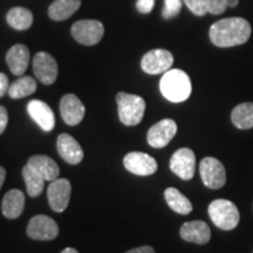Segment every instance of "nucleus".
I'll return each mask as SVG.
<instances>
[{
	"label": "nucleus",
	"instance_id": "nucleus-1",
	"mask_svg": "<svg viewBox=\"0 0 253 253\" xmlns=\"http://www.w3.org/2000/svg\"><path fill=\"white\" fill-rule=\"evenodd\" d=\"M209 36L211 42L221 48L243 45L251 36V25L243 18L221 19L210 27Z\"/></svg>",
	"mask_w": 253,
	"mask_h": 253
},
{
	"label": "nucleus",
	"instance_id": "nucleus-2",
	"mask_svg": "<svg viewBox=\"0 0 253 253\" xmlns=\"http://www.w3.org/2000/svg\"><path fill=\"white\" fill-rule=\"evenodd\" d=\"M161 93L171 102H183L191 94V81L189 75L181 69H169L160 81Z\"/></svg>",
	"mask_w": 253,
	"mask_h": 253
},
{
	"label": "nucleus",
	"instance_id": "nucleus-3",
	"mask_svg": "<svg viewBox=\"0 0 253 253\" xmlns=\"http://www.w3.org/2000/svg\"><path fill=\"white\" fill-rule=\"evenodd\" d=\"M119 118L123 125L136 126L142 121L145 112V101L138 95L119 93L116 95Z\"/></svg>",
	"mask_w": 253,
	"mask_h": 253
},
{
	"label": "nucleus",
	"instance_id": "nucleus-4",
	"mask_svg": "<svg viewBox=\"0 0 253 253\" xmlns=\"http://www.w3.org/2000/svg\"><path fill=\"white\" fill-rule=\"evenodd\" d=\"M209 216L214 225L225 231L235 229L240 220L238 208L227 199H214L211 202L209 205Z\"/></svg>",
	"mask_w": 253,
	"mask_h": 253
},
{
	"label": "nucleus",
	"instance_id": "nucleus-5",
	"mask_svg": "<svg viewBox=\"0 0 253 253\" xmlns=\"http://www.w3.org/2000/svg\"><path fill=\"white\" fill-rule=\"evenodd\" d=\"M72 36L79 43L94 46L99 43L104 34V26L99 20H80L72 26Z\"/></svg>",
	"mask_w": 253,
	"mask_h": 253
},
{
	"label": "nucleus",
	"instance_id": "nucleus-6",
	"mask_svg": "<svg viewBox=\"0 0 253 253\" xmlns=\"http://www.w3.org/2000/svg\"><path fill=\"white\" fill-rule=\"evenodd\" d=\"M202 181L209 189H220L226 183L225 168L220 161L213 157H205L199 164Z\"/></svg>",
	"mask_w": 253,
	"mask_h": 253
},
{
	"label": "nucleus",
	"instance_id": "nucleus-7",
	"mask_svg": "<svg viewBox=\"0 0 253 253\" xmlns=\"http://www.w3.org/2000/svg\"><path fill=\"white\" fill-rule=\"evenodd\" d=\"M170 170L184 181H190L195 175L196 156L189 148L178 149L170 158Z\"/></svg>",
	"mask_w": 253,
	"mask_h": 253
},
{
	"label": "nucleus",
	"instance_id": "nucleus-8",
	"mask_svg": "<svg viewBox=\"0 0 253 253\" xmlns=\"http://www.w3.org/2000/svg\"><path fill=\"white\" fill-rule=\"evenodd\" d=\"M33 72L41 84L49 86L54 84L58 78V63L48 53L39 52L33 59Z\"/></svg>",
	"mask_w": 253,
	"mask_h": 253
},
{
	"label": "nucleus",
	"instance_id": "nucleus-9",
	"mask_svg": "<svg viewBox=\"0 0 253 253\" xmlns=\"http://www.w3.org/2000/svg\"><path fill=\"white\" fill-rule=\"evenodd\" d=\"M173 56L167 49H153L144 54L141 61V68L147 74L156 75L166 73L171 68Z\"/></svg>",
	"mask_w": 253,
	"mask_h": 253
},
{
	"label": "nucleus",
	"instance_id": "nucleus-10",
	"mask_svg": "<svg viewBox=\"0 0 253 253\" xmlns=\"http://www.w3.org/2000/svg\"><path fill=\"white\" fill-rule=\"evenodd\" d=\"M59 235L56 221L45 214H38L27 225V236L36 240H52Z\"/></svg>",
	"mask_w": 253,
	"mask_h": 253
},
{
	"label": "nucleus",
	"instance_id": "nucleus-11",
	"mask_svg": "<svg viewBox=\"0 0 253 253\" xmlns=\"http://www.w3.org/2000/svg\"><path fill=\"white\" fill-rule=\"evenodd\" d=\"M72 185L68 179L56 178L50 182L47 190L49 207L55 212H63L68 207L69 198H71Z\"/></svg>",
	"mask_w": 253,
	"mask_h": 253
},
{
	"label": "nucleus",
	"instance_id": "nucleus-12",
	"mask_svg": "<svg viewBox=\"0 0 253 253\" xmlns=\"http://www.w3.org/2000/svg\"><path fill=\"white\" fill-rule=\"evenodd\" d=\"M123 164L129 172L138 176H149L157 171L156 160L150 155L140 151L126 154Z\"/></svg>",
	"mask_w": 253,
	"mask_h": 253
},
{
	"label": "nucleus",
	"instance_id": "nucleus-13",
	"mask_svg": "<svg viewBox=\"0 0 253 253\" xmlns=\"http://www.w3.org/2000/svg\"><path fill=\"white\" fill-rule=\"evenodd\" d=\"M176 134V122L171 119H164L151 126L149 131H148L147 140L151 147L161 149V148H164L166 145L169 144V142L175 137Z\"/></svg>",
	"mask_w": 253,
	"mask_h": 253
},
{
	"label": "nucleus",
	"instance_id": "nucleus-14",
	"mask_svg": "<svg viewBox=\"0 0 253 253\" xmlns=\"http://www.w3.org/2000/svg\"><path fill=\"white\" fill-rule=\"evenodd\" d=\"M27 113L43 131H52L55 126V116L46 102L32 100L27 103Z\"/></svg>",
	"mask_w": 253,
	"mask_h": 253
},
{
	"label": "nucleus",
	"instance_id": "nucleus-15",
	"mask_svg": "<svg viewBox=\"0 0 253 253\" xmlns=\"http://www.w3.org/2000/svg\"><path fill=\"white\" fill-rule=\"evenodd\" d=\"M60 113L63 121L68 126H77L84 118V103L74 94H66L60 101Z\"/></svg>",
	"mask_w": 253,
	"mask_h": 253
},
{
	"label": "nucleus",
	"instance_id": "nucleus-16",
	"mask_svg": "<svg viewBox=\"0 0 253 253\" xmlns=\"http://www.w3.org/2000/svg\"><path fill=\"white\" fill-rule=\"evenodd\" d=\"M179 235L185 242L204 245L209 243L211 238V231L205 221L192 220L183 224Z\"/></svg>",
	"mask_w": 253,
	"mask_h": 253
},
{
	"label": "nucleus",
	"instance_id": "nucleus-17",
	"mask_svg": "<svg viewBox=\"0 0 253 253\" xmlns=\"http://www.w3.org/2000/svg\"><path fill=\"white\" fill-rule=\"evenodd\" d=\"M56 148L63 160L69 164H78L84 160V150L73 136L61 134L58 137Z\"/></svg>",
	"mask_w": 253,
	"mask_h": 253
},
{
	"label": "nucleus",
	"instance_id": "nucleus-18",
	"mask_svg": "<svg viewBox=\"0 0 253 253\" xmlns=\"http://www.w3.org/2000/svg\"><path fill=\"white\" fill-rule=\"evenodd\" d=\"M30 59V50L26 46L21 45V43L12 46L8 49L7 54H6V62H7L12 74L18 75V77L23 75L27 71Z\"/></svg>",
	"mask_w": 253,
	"mask_h": 253
},
{
	"label": "nucleus",
	"instance_id": "nucleus-19",
	"mask_svg": "<svg viewBox=\"0 0 253 253\" xmlns=\"http://www.w3.org/2000/svg\"><path fill=\"white\" fill-rule=\"evenodd\" d=\"M25 208V196L18 189L9 190L4 196L1 204L2 214L9 219H15L23 213Z\"/></svg>",
	"mask_w": 253,
	"mask_h": 253
},
{
	"label": "nucleus",
	"instance_id": "nucleus-20",
	"mask_svg": "<svg viewBox=\"0 0 253 253\" xmlns=\"http://www.w3.org/2000/svg\"><path fill=\"white\" fill-rule=\"evenodd\" d=\"M195 15L203 17L207 13L221 14L227 7L226 0H183Z\"/></svg>",
	"mask_w": 253,
	"mask_h": 253
},
{
	"label": "nucleus",
	"instance_id": "nucleus-21",
	"mask_svg": "<svg viewBox=\"0 0 253 253\" xmlns=\"http://www.w3.org/2000/svg\"><path fill=\"white\" fill-rule=\"evenodd\" d=\"M27 164L34 170H37L45 178V181H54L58 178L60 173L58 164L46 155H34V156L30 157Z\"/></svg>",
	"mask_w": 253,
	"mask_h": 253
},
{
	"label": "nucleus",
	"instance_id": "nucleus-22",
	"mask_svg": "<svg viewBox=\"0 0 253 253\" xmlns=\"http://www.w3.org/2000/svg\"><path fill=\"white\" fill-rule=\"evenodd\" d=\"M81 0H55L48 7V15L52 20L62 21L72 17L80 8Z\"/></svg>",
	"mask_w": 253,
	"mask_h": 253
},
{
	"label": "nucleus",
	"instance_id": "nucleus-23",
	"mask_svg": "<svg viewBox=\"0 0 253 253\" xmlns=\"http://www.w3.org/2000/svg\"><path fill=\"white\" fill-rule=\"evenodd\" d=\"M7 24L18 31L28 30L33 24V14L30 9L25 7H13L6 15Z\"/></svg>",
	"mask_w": 253,
	"mask_h": 253
},
{
	"label": "nucleus",
	"instance_id": "nucleus-24",
	"mask_svg": "<svg viewBox=\"0 0 253 253\" xmlns=\"http://www.w3.org/2000/svg\"><path fill=\"white\" fill-rule=\"evenodd\" d=\"M164 197L170 209L179 214H189L192 211V204L182 192L175 188H168L164 191Z\"/></svg>",
	"mask_w": 253,
	"mask_h": 253
},
{
	"label": "nucleus",
	"instance_id": "nucleus-25",
	"mask_svg": "<svg viewBox=\"0 0 253 253\" xmlns=\"http://www.w3.org/2000/svg\"><path fill=\"white\" fill-rule=\"evenodd\" d=\"M231 121L238 129L253 128V103H240L231 113Z\"/></svg>",
	"mask_w": 253,
	"mask_h": 253
},
{
	"label": "nucleus",
	"instance_id": "nucleus-26",
	"mask_svg": "<svg viewBox=\"0 0 253 253\" xmlns=\"http://www.w3.org/2000/svg\"><path fill=\"white\" fill-rule=\"evenodd\" d=\"M23 176L25 183H26L28 196H31V197L40 196L41 192L43 191V186H45V178L28 164L24 167Z\"/></svg>",
	"mask_w": 253,
	"mask_h": 253
},
{
	"label": "nucleus",
	"instance_id": "nucleus-27",
	"mask_svg": "<svg viewBox=\"0 0 253 253\" xmlns=\"http://www.w3.org/2000/svg\"><path fill=\"white\" fill-rule=\"evenodd\" d=\"M37 90V81L32 77H21L9 84L8 95L12 99H23Z\"/></svg>",
	"mask_w": 253,
	"mask_h": 253
},
{
	"label": "nucleus",
	"instance_id": "nucleus-28",
	"mask_svg": "<svg viewBox=\"0 0 253 253\" xmlns=\"http://www.w3.org/2000/svg\"><path fill=\"white\" fill-rule=\"evenodd\" d=\"M183 0H164V8L162 17L164 19H172L179 14L182 9Z\"/></svg>",
	"mask_w": 253,
	"mask_h": 253
},
{
	"label": "nucleus",
	"instance_id": "nucleus-29",
	"mask_svg": "<svg viewBox=\"0 0 253 253\" xmlns=\"http://www.w3.org/2000/svg\"><path fill=\"white\" fill-rule=\"evenodd\" d=\"M155 5V0H137L136 2V7L140 13L148 14L153 11Z\"/></svg>",
	"mask_w": 253,
	"mask_h": 253
},
{
	"label": "nucleus",
	"instance_id": "nucleus-30",
	"mask_svg": "<svg viewBox=\"0 0 253 253\" xmlns=\"http://www.w3.org/2000/svg\"><path fill=\"white\" fill-rule=\"evenodd\" d=\"M8 123V113L5 107L0 106V135L5 131Z\"/></svg>",
	"mask_w": 253,
	"mask_h": 253
},
{
	"label": "nucleus",
	"instance_id": "nucleus-31",
	"mask_svg": "<svg viewBox=\"0 0 253 253\" xmlns=\"http://www.w3.org/2000/svg\"><path fill=\"white\" fill-rule=\"evenodd\" d=\"M9 84H8V78L6 77L4 73H0V97L8 91Z\"/></svg>",
	"mask_w": 253,
	"mask_h": 253
},
{
	"label": "nucleus",
	"instance_id": "nucleus-32",
	"mask_svg": "<svg viewBox=\"0 0 253 253\" xmlns=\"http://www.w3.org/2000/svg\"><path fill=\"white\" fill-rule=\"evenodd\" d=\"M126 253H155V250L151 246H141V248L132 249Z\"/></svg>",
	"mask_w": 253,
	"mask_h": 253
},
{
	"label": "nucleus",
	"instance_id": "nucleus-33",
	"mask_svg": "<svg viewBox=\"0 0 253 253\" xmlns=\"http://www.w3.org/2000/svg\"><path fill=\"white\" fill-rule=\"evenodd\" d=\"M5 177H6V170L2 167H0V189H1L2 184H4Z\"/></svg>",
	"mask_w": 253,
	"mask_h": 253
},
{
	"label": "nucleus",
	"instance_id": "nucleus-34",
	"mask_svg": "<svg viewBox=\"0 0 253 253\" xmlns=\"http://www.w3.org/2000/svg\"><path fill=\"white\" fill-rule=\"evenodd\" d=\"M227 7H236L239 4V0H226Z\"/></svg>",
	"mask_w": 253,
	"mask_h": 253
},
{
	"label": "nucleus",
	"instance_id": "nucleus-35",
	"mask_svg": "<svg viewBox=\"0 0 253 253\" xmlns=\"http://www.w3.org/2000/svg\"><path fill=\"white\" fill-rule=\"evenodd\" d=\"M61 253H79V252L77 251V250L73 249V248H67V249L63 250Z\"/></svg>",
	"mask_w": 253,
	"mask_h": 253
}]
</instances>
